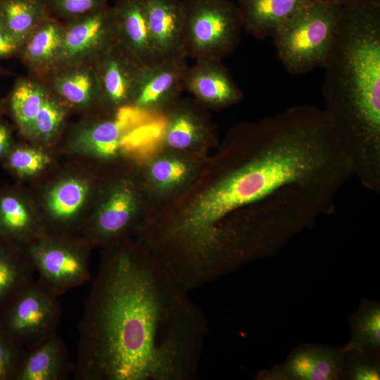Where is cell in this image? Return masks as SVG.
I'll return each instance as SVG.
<instances>
[{
	"label": "cell",
	"instance_id": "obj_1",
	"mask_svg": "<svg viewBox=\"0 0 380 380\" xmlns=\"http://www.w3.org/2000/svg\"><path fill=\"white\" fill-rule=\"evenodd\" d=\"M217 167L206 189L156 227L159 247L190 277L277 248L331 213L353 177L324 111L308 104L234 127Z\"/></svg>",
	"mask_w": 380,
	"mask_h": 380
},
{
	"label": "cell",
	"instance_id": "obj_2",
	"mask_svg": "<svg viewBox=\"0 0 380 380\" xmlns=\"http://www.w3.org/2000/svg\"><path fill=\"white\" fill-rule=\"evenodd\" d=\"M104 248L79 324L75 379H198L208 325L191 291L141 243Z\"/></svg>",
	"mask_w": 380,
	"mask_h": 380
},
{
	"label": "cell",
	"instance_id": "obj_3",
	"mask_svg": "<svg viewBox=\"0 0 380 380\" xmlns=\"http://www.w3.org/2000/svg\"><path fill=\"white\" fill-rule=\"evenodd\" d=\"M323 68V110L353 176L379 193L380 0L342 5Z\"/></svg>",
	"mask_w": 380,
	"mask_h": 380
},
{
	"label": "cell",
	"instance_id": "obj_4",
	"mask_svg": "<svg viewBox=\"0 0 380 380\" xmlns=\"http://www.w3.org/2000/svg\"><path fill=\"white\" fill-rule=\"evenodd\" d=\"M342 6L314 0L291 15L273 35L286 71L301 75L323 68L333 43Z\"/></svg>",
	"mask_w": 380,
	"mask_h": 380
},
{
	"label": "cell",
	"instance_id": "obj_5",
	"mask_svg": "<svg viewBox=\"0 0 380 380\" xmlns=\"http://www.w3.org/2000/svg\"><path fill=\"white\" fill-rule=\"evenodd\" d=\"M182 2L187 58L222 60L236 49L243 30L236 4L229 0Z\"/></svg>",
	"mask_w": 380,
	"mask_h": 380
},
{
	"label": "cell",
	"instance_id": "obj_6",
	"mask_svg": "<svg viewBox=\"0 0 380 380\" xmlns=\"http://www.w3.org/2000/svg\"><path fill=\"white\" fill-rule=\"evenodd\" d=\"M25 248L37 279L58 296L91 280V247L82 236L46 232Z\"/></svg>",
	"mask_w": 380,
	"mask_h": 380
},
{
	"label": "cell",
	"instance_id": "obj_7",
	"mask_svg": "<svg viewBox=\"0 0 380 380\" xmlns=\"http://www.w3.org/2000/svg\"><path fill=\"white\" fill-rule=\"evenodd\" d=\"M58 297L34 279L0 310V327L25 350L38 344L57 334L61 319Z\"/></svg>",
	"mask_w": 380,
	"mask_h": 380
},
{
	"label": "cell",
	"instance_id": "obj_8",
	"mask_svg": "<svg viewBox=\"0 0 380 380\" xmlns=\"http://www.w3.org/2000/svg\"><path fill=\"white\" fill-rule=\"evenodd\" d=\"M63 23L56 69L93 62L115 41L112 7L108 5Z\"/></svg>",
	"mask_w": 380,
	"mask_h": 380
},
{
	"label": "cell",
	"instance_id": "obj_9",
	"mask_svg": "<svg viewBox=\"0 0 380 380\" xmlns=\"http://www.w3.org/2000/svg\"><path fill=\"white\" fill-rule=\"evenodd\" d=\"M186 58H163L144 66L129 107L139 113L170 108L184 91Z\"/></svg>",
	"mask_w": 380,
	"mask_h": 380
},
{
	"label": "cell",
	"instance_id": "obj_10",
	"mask_svg": "<svg viewBox=\"0 0 380 380\" xmlns=\"http://www.w3.org/2000/svg\"><path fill=\"white\" fill-rule=\"evenodd\" d=\"M101 103L118 110L129 107L143 67L116 41L94 61Z\"/></svg>",
	"mask_w": 380,
	"mask_h": 380
},
{
	"label": "cell",
	"instance_id": "obj_11",
	"mask_svg": "<svg viewBox=\"0 0 380 380\" xmlns=\"http://www.w3.org/2000/svg\"><path fill=\"white\" fill-rule=\"evenodd\" d=\"M136 200L127 186L114 189L95 213L85 221L82 237L91 247L108 246L127 238L136 216Z\"/></svg>",
	"mask_w": 380,
	"mask_h": 380
},
{
	"label": "cell",
	"instance_id": "obj_12",
	"mask_svg": "<svg viewBox=\"0 0 380 380\" xmlns=\"http://www.w3.org/2000/svg\"><path fill=\"white\" fill-rule=\"evenodd\" d=\"M184 90L200 104L225 108L239 103L243 93L222 60L199 59L187 67Z\"/></svg>",
	"mask_w": 380,
	"mask_h": 380
},
{
	"label": "cell",
	"instance_id": "obj_13",
	"mask_svg": "<svg viewBox=\"0 0 380 380\" xmlns=\"http://www.w3.org/2000/svg\"><path fill=\"white\" fill-rule=\"evenodd\" d=\"M112 12L117 43L142 66L159 60L148 28L145 0H117Z\"/></svg>",
	"mask_w": 380,
	"mask_h": 380
},
{
	"label": "cell",
	"instance_id": "obj_14",
	"mask_svg": "<svg viewBox=\"0 0 380 380\" xmlns=\"http://www.w3.org/2000/svg\"><path fill=\"white\" fill-rule=\"evenodd\" d=\"M145 1L149 31L159 58H187L182 0Z\"/></svg>",
	"mask_w": 380,
	"mask_h": 380
},
{
	"label": "cell",
	"instance_id": "obj_15",
	"mask_svg": "<svg viewBox=\"0 0 380 380\" xmlns=\"http://www.w3.org/2000/svg\"><path fill=\"white\" fill-rule=\"evenodd\" d=\"M89 192V184L80 178H67L53 186L46 198V232L73 234L77 229L82 230L79 216Z\"/></svg>",
	"mask_w": 380,
	"mask_h": 380
},
{
	"label": "cell",
	"instance_id": "obj_16",
	"mask_svg": "<svg viewBox=\"0 0 380 380\" xmlns=\"http://www.w3.org/2000/svg\"><path fill=\"white\" fill-rule=\"evenodd\" d=\"M46 231L26 196L15 188L0 189V237L21 246Z\"/></svg>",
	"mask_w": 380,
	"mask_h": 380
},
{
	"label": "cell",
	"instance_id": "obj_17",
	"mask_svg": "<svg viewBox=\"0 0 380 380\" xmlns=\"http://www.w3.org/2000/svg\"><path fill=\"white\" fill-rule=\"evenodd\" d=\"M118 111L113 118L81 128L73 138V148L80 153L100 158L115 155L125 140L131 118L137 113L132 107Z\"/></svg>",
	"mask_w": 380,
	"mask_h": 380
},
{
	"label": "cell",
	"instance_id": "obj_18",
	"mask_svg": "<svg viewBox=\"0 0 380 380\" xmlns=\"http://www.w3.org/2000/svg\"><path fill=\"white\" fill-rule=\"evenodd\" d=\"M71 367L66 346L56 334L25 350L15 380H63Z\"/></svg>",
	"mask_w": 380,
	"mask_h": 380
},
{
	"label": "cell",
	"instance_id": "obj_19",
	"mask_svg": "<svg viewBox=\"0 0 380 380\" xmlns=\"http://www.w3.org/2000/svg\"><path fill=\"white\" fill-rule=\"evenodd\" d=\"M314 0H237L243 30L250 35L265 39L299 9Z\"/></svg>",
	"mask_w": 380,
	"mask_h": 380
},
{
	"label": "cell",
	"instance_id": "obj_20",
	"mask_svg": "<svg viewBox=\"0 0 380 380\" xmlns=\"http://www.w3.org/2000/svg\"><path fill=\"white\" fill-rule=\"evenodd\" d=\"M51 82L58 97L71 106L83 108L101 102L94 61L58 68Z\"/></svg>",
	"mask_w": 380,
	"mask_h": 380
},
{
	"label": "cell",
	"instance_id": "obj_21",
	"mask_svg": "<svg viewBox=\"0 0 380 380\" xmlns=\"http://www.w3.org/2000/svg\"><path fill=\"white\" fill-rule=\"evenodd\" d=\"M342 353L326 347H305L296 350L278 373L286 379L335 380L343 372Z\"/></svg>",
	"mask_w": 380,
	"mask_h": 380
},
{
	"label": "cell",
	"instance_id": "obj_22",
	"mask_svg": "<svg viewBox=\"0 0 380 380\" xmlns=\"http://www.w3.org/2000/svg\"><path fill=\"white\" fill-rule=\"evenodd\" d=\"M64 23L49 17L23 44L19 53L30 68L37 72L55 70L61 54Z\"/></svg>",
	"mask_w": 380,
	"mask_h": 380
},
{
	"label": "cell",
	"instance_id": "obj_23",
	"mask_svg": "<svg viewBox=\"0 0 380 380\" xmlns=\"http://www.w3.org/2000/svg\"><path fill=\"white\" fill-rule=\"evenodd\" d=\"M35 274L25 246L0 237V310Z\"/></svg>",
	"mask_w": 380,
	"mask_h": 380
},
{
	"label": "cell",
	"instance_id": "obj_24",
	"mask_svg": "<svg viewBox=\"0 0 380 380\" xmlns=\"http://www.w3.org/2000/svg\"><path fill=\"white\" fill-rule=\"evenodd\" d=\"M191 101H177L170 108L165 131L168 146L184 149L198 141L206 132L203 117Z\"/></svg>",
	"mask_w": 380,
	"mask_h": 380
},
{
	"label": "cell",
	"instance_id": "obj_25",
	"mask_svg": "<svg viewBox=\"0 0 380 380\" xmlns=\"http://www.w3.org/2000/svg\"><path fill=\"white\" fill-rule=\"evenodd\" d=\"M49 17L44 0H0V25L22 44Z\"/></svg>",
	"mask_w": 380,
	"mask_h": 380
},
{
	"label": "cell",
	"instance_id": "obj_26",
	"mask_svg": "<svg viewBox=\"0 0 380 380\" xmlns=\"http://www.w3.org/2000/svg\"><path fill=\"white\" fill-rule=\"evenodd\" d=\"M39 84L26 79L15 84L9 99V107L17 125L22 132L32 134L35 118L49 96Z\"/></svg>",
	"mask_w": 380,
	"mask_h": 380
},
{
	"label": "cell",
	"instance_id": "obj_27",
	"mask_svg": "<svg viewBox=\"0 0 380 380\" xmlns=\"http://www.w3.org/2000/svg\"><path fill=\"white\" fill-rule=\"evenodd\" d=\"M352 336L343 353H365L378 350L380 346V306L377 303H363L352 319Z\"/></svg>",
	"mask_w": 380,
	"mask_h": 380
},
{
	"label": "cell",
	"instance_id": "obj_28",
	"mask_svg": "<svg viewBox=\"0 0 380 380\" xmlns=\"http://www.w3.org/2000/svg\"><path fill=\"white\" fill-rule=\"evenodd\" d=\"M4 160L7 169L21 177L39 173L50 162L49 156L42 151L13 145Z\"/></svg>",
	"mask_w": 380,
	"mask_h": 380
},
{
	"label": "cell",
	"instance_id": "obj_29",
	"mask_svg": "<svg viewBox=\"0 0 380 380\" xmlns=\"http://www.w3.org/2000/svg\"><path fill=\"white\" fill-rule=\"evenodd\" d=\"M64 115L58 98L49 94L35 118L32 134L42 140L51 139L58 130Z\"/></svg>",
	"mask_w": 380,
	"mask_h": 380
},
{
	"label": "cell",
	"instance_id": "obj_30",
	"mask_svg": "<svg viewBox=\"0 0 380 380\" xmlns=\"http://www.w3.org/2000/svg\"><path fill=\"white\" fill-rule=\"evenodd\" d=\"M49 15L66 23L108 6V0H44Z\"/></svg>",
	"mask_w": 380,
	"mask_h": 380
},
{
	"label": "cell",
	"instance_id": "obj_31",
	"mask_svg": "<svg viewBox=\"0 0 380 380\" xmlns=\"http://www.w3.org/2000/svg\"><path fill=\"white\" fill-rule=\"evenodd\" d=\"M25 350L0 327V380H15Z\"/></svg>",
	"mask_w": 380,
	"mask_h": 380
},
{
	"label": "cell",
	"instance_id": "obj_32",
	"mask_svg": "<svg viewBox=\"0 0 380 380\" xmlns=\"http://www.w3.org/2000/svg\"><path fill=\"white\" fill-rule=\"evenodd\" d=\"M187 168L182 161L172 158H163L156 161L151 166L153 180L161 186H168L182 181Z\"/></svg>",
	"mask_w": 380,
	"mask_h": 380
},
{
	"label": "cell",
	"instance_id": "obj_33",
	"mask_svg": "<svg viewBox=\"0 0 380 380\" xmlns=\"http://www.w3.org/2000/svg\"><path fill=\"white\" fill-rule=\"evenodd\" d=\"M348 378L353 380H379V367L370 360L353 359L348 364Z\"/></svg>",
	"mask_w": 380,
	"mask_h": 380
},
{
	"label": "cell",
	"instance_id": "obj_34",
	"mask_svg": "<svg viewBox=\"0 0 380 380\" xmlns=\"http://www.w3.org/2000/svg\"><path fill=\"white\" fill-rule=\"evenodd\" d=\"M22 43L0 25V59L20 52Z\"/></svg>",
	"mask_w": 380,
	"mask_h": 380
},
{
	"label": "cell",
	"instance_id": "obj_35",
	"mask_svg": "<svg viewBox=\"0 0 380 380\" xmlns=\"http://www.w3.org/2000/svg\"><path fill=\"white\" fill-rule=\"evenodd\" d=\"M12 146L11 131L9 126L0 120V160H3Z\"/></svg>",
	"mask_w": 380,
	"mask_h": 380
},
{
	"label": "cell",
	"instance_id": "obj_36",
	"mask_svg": "<svg viewBox=\"0 0 380 380\" xmlns=\"http://www.w3.org/2000/svg\"><path fill=\"white\" fill-rule=\"evenodd\" d=\"M335 4L342 6L348 2L349 0H323Z\"/></svg>",
	"mask_w": 380,
	"mask_h": 380
},
{
	"label": "cell",
	"instance_id": "obj_37",
	"mask_svg": "<svg viewBox=\"0 0 380 380\" xmlns=\"http://www.w3.org/2000/svg\"><path fill=\"white\" fill-rule=\"evenodd\" d=\"M0 120H1V115H0Z\"/></svg>",
	"mask_w": 380,
	"mask_h": 380
}]
</instances>
